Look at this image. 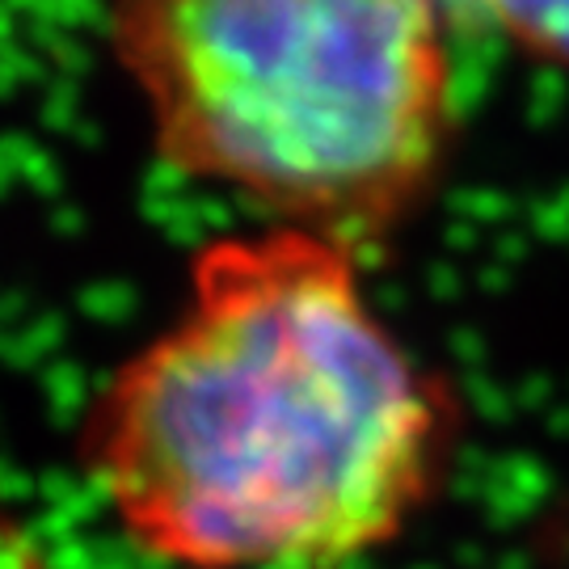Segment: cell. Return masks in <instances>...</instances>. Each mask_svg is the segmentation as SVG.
Segmentation results:
<instances>
[{"label": "cell", "instance_id": "6da1fadb", "mask_svg": "<svg viewBox=\"0 0 569 569\" xmlns=\"http://www.w3.org/2000/svg\"><path fill=\"white\" fill-rule=\"evenodd\" d=\"M456 401L371 312L338 244L270 228L190 266V300L98 392L81 456L131 545L178 569H329L435 498Z\"/></svg>", "mask_w": 569, "mask_h": 569}, {"label": "cell", "instance_id": "7a4b0ae2", "mask_svg": "<svg viewBox=\"0 0 569 569\" xmlns=\"http://www.w3.org/2000/svg\"><path fill=\"white\" fill-rule=\"evenodd\" d=\"M451 9L143 0L110 18L161 161L359 253L427 199L456 119Z\"/></svg>", "mask_w": 569, "mask_h": 569}, {"label": "cell", "instance_id": "3957f363", "mask_svg": "<svg viewBox=\"0 0 569 569\" xmlns=\"http://www.w3.org/2000/svg\"><path fill=\"white\" fill-rule=\"evenodd\" d=\"M465 13L489 21L531 60L569 68V4H477Z\"/></svg>", "mask_w": 569, "mask_h": 569}]
</instances>
